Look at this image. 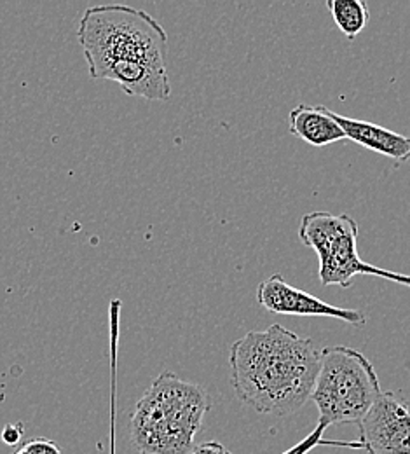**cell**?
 Instances as JSON below:
<instances>
[{
    "label": "cell",
    "mask_w": 410,
    "mask_h": 454,
    "mask_svg": "<svg viewBox=\"0 0 410 454\" xmlns=\"http://www.w3.org/2000/svg\"><path fill=\"white\" fill-rule=\"evenodd\" d=\"M300 241L316 252L318 277L323 286L337 285L350 288L354 277L367 275L410 286V275L383 270L363 262L358 255V224L348 214H330L325 210L309 212L300 219Z\"/></svg>",
    "instance_id": "5"
},
{
    "label": "cell",
    "mask_w": 410,
    "mask_h": 454,
    "mask_svg": "<svg viewBox=\"0 0 410 454\" xmlns=\"http://www.w3.org/2000/svg\"><path fill=\"white\" fill-rule=\"evenodd\" d=\"M28 454H61L58 444L48 437H34L21 444Z\"/></svg>",
    "instance_id": "13"
},
{
    "label": "cell",
    "mask_w": 410,
    "mask_h": 454,
    "mask_svg": "<svg viewBox=\"0 0 410 454\" xmlns=\"http://www.w3.org/2000/svg\"><path fill=\"white\" fill-rule=\"evenodd\" d=\"M327 9L348 41H352L363 32L370 18L368 7L363 0H327Z\"/></svg>",
    "instance_id": "11"
},
{
    "label": "cell",
    "mask_w": 410,
    "mask_h": 454,
    "mask_svg": "<svg viewBox=\"0 0 410 454\" xmlns=\"http://www.w3.org/2000/svg\"><path fill=\"white\" fill-rule=\"evenodd\" d=\"M102 79L119 84L128 97H138L151 102H166L172 95L168 70L135 61H118L111 65Z\"/></svg>",
    "instance_id": "9"
},
{
    "label": "cell",
    "mask_w": 410,
    "mask_h": 454,
    "mask_svg": "<svg viewBox=\"0 0 410 454\" xmlns=\"http://www.w3.org/2000/svg\"><path fill=\"white\" fill-rule=\"evenodd\" d=\"M257 301L262 308L276 315L287 317H325L341 320L350 325H365V313L350 308H339L323 302L321 299L295 288L285 282L282 275H273L257 286Z\"/></svg>",
    "instance_id": "7"
},
{
    "label": "cell",
    "mask_w": 410,
    "mask_h": 454,
    "mask_svg": "<svg viewBox=\"0 0 410 454\" xmlns=\"http://www.w3.org/2000/svg\"><path fill=\"white\" fill-rule=\"evenodd\" d=\"M358 428L360 448L368 454H410V398L383 392Z\"/></svg>",
    "instance_id": "6"
},
{
    "label": "cell",
    "mask_w": 410,
    "mask_h": 454,
    "mask_svg": "<svg viewBox=\"0 0 410 454\" xmlns=\"http://www.w3.org/2000/svg\"><path fill=\"white\" fill-rule=\"evenodd\" d=\"M329 114L343 128L348 140H352L354 144H358L372 153H377L384 158L393 160L397 165H404L410 161L409 137L391 131L384 126L368 122V121L344 117L330 109H329Z\"/></svg>",
    "instance_id": "8"
},
{
    "label": "cell",
    "mask_w": 410,
    "mask_h": 454,
    "mask_svg": "<svg viewBox=\"0 0 410 454\" xmlns=\"http://www.w3.org/2000/svg\"><path fill=\"white\" fill-rule=\"evenodd\" d=\"M327 427L325 425H316V428L304 439L300 441L298 444H295L290 450H287L285 453L282 454H307L309 451H313L314 448L318 446H350V448H360V442H330V441H325L323 439V434H325Z\"/></svg>",
    "instance_id": "12"
},
{
    "label": "cell",
    "mask_w": 410,
    "mask_h": 454,
    "mask_svg": "<svg viewBox=\"0 0 410 454\" xmlns=\"http://www.w3.org/2000/svg\"><path fill=\"white\" fill-rule=\"evenodd\" d=\"M11 454H28L27 453V451H25V450H23V448H21V446H19V448H18V450H14V451H12V453Z\"/></svg>",
    "instance_id": "16"
},
{
    "label": "cell",
    "mask_w": 410,
    "mask_h": 454,
    "mask_svg": "<svg viewBox=\"0 0 410 454\" xmlns=\"http://www.w3.org/2000/svg\"><path fill=\"white\" fill-rule=\"evenodd\" d=\"M229 367L236 397L244 405L259 414L287 418L311 400L320 351L313 340L275 324L235 340Z\"/></svg>",
    "instance_id": "1"
},
{
    "label": "cell",
    "mask_w": 410,
    "mask_h": 454,
    "mask_svg": "<svg viewBox=\"0 0 410 454\" xmlns=\"http://www.w3.org/2000/svg\"><path fill=\"white\" fill-rule=\"evenodd\" d=\"M289 129L293 137L304 140L313 147H325L336 142H344L346 133L330 117L325 106H297L289 115Z\"/></svg>",
    "instance_id": "10"
},
{
    "label": "cell",
    "mask_w": 410,
    "mask_h": 454,
    "mask_svg": "<svg viewBox=\"0 0 410 454\" xmlns=\"http://www.w3.org/2000/svg\"><path fill=\"white\" fill-rule=\"evenodd\" d=\"M210 409L212 397L201 385L163 372L135 405L131 442L142 454H189Z\"/></svg>",
    "instance_id": "2"
},
{
    "label": "cell",
    "mask_w": 410,
    "mask_h": 454,
    "mask_svg": "<svg viewBox=\"0 0 410 454\" xmlns=\"http://www.w3.org/2000/svg\"><path fill=\"white\" fill-rule=\"evenodd\" d=\"M77 37L91 79L118 61H135L168 70V34L147 11L122 4L88 7Z\"/></svg>",
    "instance_id": "3"
},
{
    "label": "cell",
    "mask_w": 410,
    "mask_h": 454,
    "mask_svg": "<svg viewBox=\"0 0 410 454\" xmlns=\"http://www.w3.org/2000/svg\"><path fill=\"white\" fill-rule=\"evenodd\" d=\"M189 454H233L224 444L210 441V442H201L194 446V450Z\"/></svg>",
    "instance_id": "15"
},
{
    "label": "cell",
    "mask_w": 410,
    "mask_h": 454,
    "mask_svg": "<svg viewBox=\"0 0 410 454\" xmlns=\"http://www.w3.org/2000/svg\"><path fill=\"white\" fill-rule=\"evenodd\" d=\"M383 394L372 362L350 346H327L320 351V369L311 400L320 425H358Z\"/></svg>",
    "instance_id": "4"
},
{
    "label": "cell",
    "mask_w": 410,
    "mask_h": 454,
    "mask_svg": "<svg viewBox=\"0 0 410 454\" xmlns=\"http://www.w3.org/2000/svg\"><path fill=\"white\" fill-rule=\"evenodd\" d=\"M25 428L21 423H9L2 430V442L7 446H16L23 439Z\"/></svg>",
    "instance_id": "14"
}]
</instances>
